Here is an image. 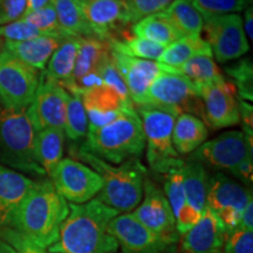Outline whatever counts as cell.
Masks as SVG:
<instances>
[{
  "label": "cell",
  "mask_w": 253,
  "mask_h": 253,
  "mask_svg": "<svg viewBox=\"0 0 253 253\" xmlns=\"http://www.w3.org/2000/svg\"><path fill=\"white\" fill-rule=\"evenodd\" d=\"M65 131L62 129L48 128L36 132L34 153L39 166L48 177L54 171L63 156Z\"/></svg>",
  "instance_id": "cell-28"
},
{
  "label": "cell",
  "mask_w": 253,
  "mask_h": 253,
  "mask_svg": "<svg viewBox=\"0 0 253 253\" xmlns=\"http://www.w3.org/2000/svg\"><path fill=\"white\" fill-rule=\"evenodd\" d=\"M94 37L109 41L131 24L129 0H79Z\"/></svg>",
  "instance_id": "cell-17"
},
{
  "label": "cell",
  "mask_w": 253,
  "mask_h": 253,
  "mask_svg": "<svg viewBox=\"0 0 253 253\" xmlns=\"http://www.w3.org/2000/svg\"><path fill=\"white\" fill-rule=\"evenodd\" d=\"M26 11V0H0V25L13 23Z\"/></svg>",
  "instance_id": "cell-43"
},
{
  "label": "cell",
  "mask_w": 253,
  "mask_h": 253,
  "mask_svg": "<svg viewBox=\"0 0 253 253\" xmlns=\"http://www.w3.org/2000/svg\"><path fill=\"white\" fill-rule=\"evenodd\" d=\"M80 97L87 114L88 129L108 125L118 119L126 107L134 106L132 102L123 101L115 90L103 84L82 91Z\"/></svg>",
  "instance_id": "cell-21"
},
{
  "label": "cell",
  "mask_w": 253,
  "mask_h": 253,
  "mask_svg": "<svg viewBox=\"0 0 253 253\" xmlns=\"http://www.w3.org/2000/svg\"><path fill=\"white\" fill-rule=\"evenodd\" d=\"M137 114L143 126L147 161L157 173L182 168L184 161L179 157L172 144V130L178 112L156 107H137Z\"/></svg>",
  "instance_id": "cell-6"
},
{
  "label": "cell",
  "mask_w": 253,
  "mask_h": 253,
  "mask_svg": "<svg viewBox=\"0 0 253 253\" xmlns=\"http://www.w3.org/2000/svg\"><path fill=\"white\" fill-rule=\"evenodd\" d=\"M34 137L26 109H8L0 103V164L42 178L46 173L36 158Z\"/></svg>",
  "instance_id": "cell-5"
},
{
  "label": "cell",
  "mask_w": 253,
  "mask_h": 253,
  "mask_svg": "<svg viewBox=\"0 0 253 253\" xmlns=\"http://www.w3.org/2000/svg\"><path fill=\"white\" fill-rule=\"evenodd\" d=\"M240 227L246 230H252L253 231V199L249 202V204L246 205L244 212L240 218L239 225Z\"/></svg>",
  "instance_id": "cell-46"
},
{
  "label": "cell",
  "mask_w": 253,
  "mask_h": 253,
  "mask_svg": "<svg viewBox=\"0 0 253 253\" xmlns=\"http://www.w3.org/2000/svg\"><path fill=\"white\" fill-rule=\"evenodd\" d=\"M110 54L108 41L94 37H79L77 61L68 93L80 95L82 91L101 86L100 71Z\"/></svg>",
  "instance_id": "cell-15"
},
{
  "label": "cell",
  "mask_w": 253,
  "mask_h": 253,
  "mask_svg": "<svg viewBox=\"0 0 253 253\" xmlns=\"http://www.w3.org/2000/svg\"><path fill=\"white\" fill-rule=\"evenodd\" d=\"M233 176L240 179L246 185H252L253 182V158L248 157L243 162H240L238 166L235 168L232 172Z\"/></svg>",
  "instance_id": "cell-45"
},
{
  "label": "cell",
  "mask_w": 253,
  "mask_h": 253,
  "mask_svg": "<svg viewBox=\"0 0 253 253\" xmlns=\"http://www.w3.org/2000/svg\"><path fill=\"white\" fill-rule=\"evenodd\" d=\"M250 201H252L251 190L223 173H216L209 178L207 207L218 217L226 233L239 225Z\"/></svg>",
  "instance_id": "cell-11"
},
{
  "label": "cell",
  "mask_w": 253,
  "mask_h": 253,
  "mask_svg": "<svg viewBox=\"0 0 253 253\" xmlns=\"http://www.w3.org/2000/svg\"><path fill=\"white\" fill-rule=\"evenodd\" d=\"M0 253H18L12 245H9L7 242L0 238Z\"/></svg>",
  "instance_id": "cell-49"
},
{
  "label": "cell",
  "mask_w": 253,
  "mask_h": 253,
  "mask_svg": "<svg viewBox=\"0 0 253 253\" xmlns=\"http://www.w3.org/2000/svg\"><path fill=\"white\" fill-rule=\"evenodd\" d=\"M225 71L232 79L233 84L237 89V95L240 100H253V67L250 59H243L233 63Z\"/></svg>",
  "instance_id": "cell-37"
},
{
  "label": "cell",
  "mask_w": 253,
  "mask_h": 253,
  "mask_svg": "<svg viewBox=\"0 0 253 253\" xmlns=\"http://www.w3.org/2000/svg\"><path fill=\"white\" fill-rule=\"evenodd\" d=\"M72 154L103 179V188L97 197L102 203L126 213L141 203L147 171L138 158L126 161L120 166H112L81 147L73 148Z\"/></svg>",
  "instance_id": "cell-3"
},
{
  "label": "cell",
  "mask_w": 253,
  "mask_h": 253,
  "mask_svg": "<svg viewBox=\"0 0 253 253\" xmlns=\"http://www.w3.org/2000/svg\"><path fill=\"white\" fill-rule=\"evenodd\" d=\"M60 41L56 38L41 36L25 41H5L2 48L37 71H43Z\"/></svg>",
  "instance_id": "cell-23"
},
{
  "label": "cell",
  "mask_w": 253,
  "mask_h": 253,
  "mask_svg": "<svg viewBox=\"0 0 253 253\" xmlns=\"http://www.w3.org/2000/svg\"><path fill=\"white\" fill-rule=\"evenodd\" d=\"M203 32L212 55L220 63L242 58L249 52L250 45L246 37L243 19L239 14L203 17Z\"/></svg>",
  "instance_id": "cell-9"
},
{
  "label": "cell",
  "mask_w": 253,
  "mask_h": 253,
  "mask_svg": "<svg viewBox=\"0 0 253 253\" xmlns=\"http://www.w3.org/2000/svg\"><path fill=\"white\" fill-rule=\"evenodd\" d=\"M49 178L56 192L72 204L87 203L103 188L99 173L73 158H62Z\"/></svg>",
  "instance_id": "cell-10"
},
{
  "label": "cell",
  "mask_w": 253,
  "mask_h": 253,
  "mask_svg": "<svg viewBox=\"0 0 253 253\" xmlns=\"http://www.w3.org/2000/svg\"><path fill=\"white\" fill-rule=\"evenodd\" d=\"M37 28H34L23 19H18L13 23L0 26V39L4 38L5 41H25L41 37Z\"/></svg>",
  "instance_id": "cell-40"
},
{
  "label": "cell",
  "mask_w": 253,
  "mask_h": 253,
  "mask_svg": "<svg viewBox=\"0 0 253 253\" xmlns=\"http://www.w3.org/2000/svg\"><path fill=\"white\" fill-rule=\"evenodd\" d=\"M163 14L182 37L201 36L204 19L190 0H173Z\"/></svg>",
  "instance_id": "cell-31"
},
{
  "label": "cell",
  "mask_w": 253,
  "mask_h": 253,
  "mask_svg": "<svg viewBox=\"0 0 253 253\" xmlns=\"http://www.w3.org/2000/svg\"><path fill=\"white\" fill-rule=\"evenodd\" d=\"M0 238L13 246L18 253H48L46 249L40 248L36 243L28 239L26 236H24L17 230L12 229V227L0 229Z\"/></svg>",
  "instance_id": "cell-42"
},
{
  "label": "cell",
  "mask_w": 253,
  "mask_h": 253,
  "mask_svg": "<svg viewBox=\"0 0 253 253\" xmlns=\"http://www.w3.org/2000/svg\"><path fill=\"white\" fill-rule=\"evenodd\" d=\"M143 194V202L135 208L132 214L144 226L173 245L178 240L179 235L166 194L148 178H144Z\"/></svg>",
  "instance_id": "cell-16"
},
{
  "label": "cell",
  "mask_w": 253,
  "mask_h": 253,
  "mask_svg": "<svg viewBox=\"0 0 253 253\" xmlns=\"http://www.w3.org/2000/svg\"><path fill=\"white\" fill-rule=\"evenodd\" d=\"M223 253H253V231L237 226L227 232Z\"/></svg>",
  "instance_id": "cell-39"
},
{
  "label": "cell",
  "mask_w": 253,
  "mask_h": 253,
  "mask_svg": "<svg viewBox=\"0 0 253 253\" xmlns=\"http://www.w3.org/2000/svg\"><path fill=\"white\" fill-rule=\"evenodd\" d=\"M173 0H129L131 12V24L134 25L138 20L148 15L163 12L169 7Z\"/></svg>",
  "instance_id": "cell-41"
},
{
  "label": "cell",
  "mask_w": 253,
  "mask_h": 253,
  "mask_svg": "<svg viewBox=\"0 0 253 253\" xmlns=\"http://www.w3.org/2000/svg\"><path fill=\"white\" fill-rule=\"evenodd\" d=\"M132 33L135 37L143 38L158 45L168 47L183 38L178 31L168 20L163 12L148 15L132 25Z\"/></svg>",
  "instance_id": "cell-30"
},
{
  "label": "cell",
  "mask_w": 253,
  "mask_h": 253,
  "mask_svg": "<svg viewBox=\"0 0 253 253\" xmlns=\"http://www.w3.org/2000/svg\"><path fill=\"white\" fill-rule=\"evenodd\" d=\"M252 150L253 141L246 138L244 132L231 130L213 140L204 142L198 149L191 153L189 160L201 163L202 166L232 172L245 158L252 157Z\"/></svg>",
  "instance_id": "cell-13"
},
{
  "label": "cell",
  "mask_w": 253,
  "mask_h": 253,
  "mask_svg": "<svg viewBox=\"0 0 253 253\" xmlns=\"http://www.w3.org/2000/svg\"><path fill=\"white\" fill-rule=\"evenodd\" d=\"M33 182L24 173L0 164V229L11 226L15 211Z\"/></svg>",
  "instance_id": "cell-22"
},
{
  "label": "cell",
  "mask_w": 253,
  "mask_h": 253,
  "mask_svg": "<svg viewBox=\"0 0 253 253\" xmlns=\"http://www.w3.org/2000/svg\"><path fill=\"white\" fill-rule=\"evenodd\" d=\"M143 106L172 109L179 114L186 112L204 118L203 102L197 87L178 69L176 72H164L151 82L143 104L140 107Z\"/></svg>",
  "instance_id": "cell-7"
},
{
  "label": "cell",
  "mask_w": 253,
  "mask_h": 253,
  "mask_svg": "<svg viewBox=\"0 0 253 253\" xmlns=\"http://www.w3.org/2000/svg\"><path fill=\"white\" fill-rule=\"evenodd\" d=\"M60 27L71 37H94L79 0H50ZM95 38V37H94Z\"/></svg>",
  "instance_id": "cell-32"
},
{
  "label": "cell",
  "mask_w": 253,
  "mask_h": 253,
  "mask_svg": "<svg viewBox=\"0 0 253 253\" xmlns=\"http://www.w3.org/2000/svg\"><path fill=\"white\" fill-rule=\"evenodd\" d=\"M81 148L113 164L140 157L144 151L145 138L135 107H126L118 119L108 125L88 129L86 142Z\"/></svg>",
  "instance_id": "cell-4"
},
{
  "label": "cell",
  "mask_w": 253,
  "mask_h": 253,
  "mask_svg": "<svg viewBox=\"0 0 253 253\" xmlns=\"http://www.w3.org/2000/svg\"><path fill=\"white\" fill-rule=\"evenodd\" d=\"M243 27H244V32H245L246 37H249L250 41H252V39H253V8H252V6H249V7L245 9Z\"/></svg>",
  "instance_id": "cell-47"
},
{
  "label": "cell",
  "mask_w": 253,
  "mask_h": 253,
  "mask_svg": "<svg viewBox=\"0 0 253 253\" xmlns=\"http://www.w3.org/2000/svg\"><path fill=\"white\" fill-rule=\"evenodd\" d=\"M108 232L122 253H164L172 244L144 226L132 213L118 214L110 220Z\"/></svg>",
  "instance_id": "cell-18"
},
{
  "label": "cell",
  "mask_w": 253,
  "mask_h": 253,
  "mask_svg": "<svg viewBox=\"0 0 253 253\" xmlns=\"http://www.w3.org/2000/svg\"><path fill=\"white\" fill-rule=\"evenodd\" d=\"M196 55H212L209 43L201 36L183 37L166 47L157 62L178 68Z\"/></svg>",
  "instance_id": "cell-29"
},
{
  "label": "cell",
  "mask_w": 253,
  "mask_h": 253,
  "mask_svg": "<svg viewBox=\"0 0 253 253\" xmlns=\"http://www.w3.org/2000/svg\"><path fill=\"white\" fill-rule=\"evenodd\" d=\"M203 102L204 120L213 129L233 126L240 123L239 97L235 84L225 78L197 88Z\"/></svg>",
  "instance_id": "cell-14"
},
{
  "label": "cell",
  "mask_w": 253,
  "mask_h": 253,
  "mask_svg": "<svg viewBox=\"0 0 253 253\" xmlns=\"http://www.w3.org/2000/svg\"><path fill=\"white\" fill-rule=\"evenodd\" d=\"M112 59L125 81L131 102L137 107L143 104L148 88L158 75L164 72L177 71V68L155 62L153 60L130 58L114 50H112Z\"/></svg>",
  "instance_id": "cell-19"
},
{
  "label": "cell",
  "mask_w": 253,
  "mask_h": 253,
  "mask_svg": "<svg viewBox=\"0 0 253 253\" xmlns=\"http://www.w3.org/2000/svg\"><path fill=\"white\" fill-rule=\"evenodd\" d=\"M183 181H184V192L186 205L195 221L198 220L202 212L207 207V195L209 178L204 166L195 161L184 162L182 167Z\"/></svg>",
  "instance_id": "cell-24"
},
{
  "label": "cell",
  "mask_w": 253,
  "mask_h": 253,
  "mask_svg": "<svg viewBox=\"0 0 253 253\" xmlns=\"http://www.w3.org/2000/svg\"><path fill=\"white\" fill-rule=\"evenodd\" d=\"M63 131L71 141H80L87 136L88 119L80 95L69 94Z\"/></svg>",
  "instance_id": "cell-35"
},
{
  "label": "cell",
  "mask_w": 253,
  "mask_h": 253,
  "mask_svg": "<svg viewBox=\"0 0 253 253\" xmlns=\"http://www.w3.org/2000/svg\"><path fill=\"white\" fill-rule=\"evenodd\" d=\"M239 114L245 137L253 141V108L251 103L239 99Z\"/></svg>",
  "instance_id": "cell-44"
},
{
  "label": "cell",
  "mask_w": 253,
  "mask_h": 253,
  "mask_svg": "<svg viewBox=\"0 0 253 253\" xmlns=\"http://www.w3.org/2000/svg\"><path fill=\"white\" fill-rule=\"evenodd\" d=\"M177 69L197 88L224 79L212 55H196Z\"/></svg>",
  "instance_id": "cell-33"
},
{
  "label": "cell",
  "mask_w": 253,
  "mask_h": 253,
  "mask_svg": "<svg viewBox=\"0 0 253 253\" xmlns=\"http://www.w3.org/2000/svg\"><path fill=\"white\" fill-rule=\"evenodd\" d=\"M69 212L68 202L60 196L50 179L33 182L12 218V229L19 231L42 249L58 240L59 230Z\"/></svg>",
  "instance_id": "cell-2"
},
{
  "label": "cell",
  "mask_w": 253,
  "mask_h": 253,
  "mask_svg": "<svg viewBox=\"0 0 253 253\" xmlns=\"http://www.w3.org/2000/svg\"><path fill=\"white\" fill-rule=\"evenodd\" d=\"M39 84V73L4 48L0 49V103L8 109H27Z\"/></svg>",
  "instance_id": "cell-8"
},
{
  "label": "cell",
  "mask_w": 253,
  "mask_h": 253,
  "mask_svg": "<svg viewBox=\"0 0 253 253\" xmlns=\"http://www.w3.org/2000/svg\"><path fill=\"white\" fill-rule=\"evenodd\" d=\"M209 136L205 123L191 114L177 116L172 130V144L178 155H188L198 149Z\"/></svg>",
  "instance_id": "cell-25"
},
{
  "label": "cell",
  "mask_w": 253,
  "mask_h": 253,
  "mask_svg": "<svg viewBox=\"0 0 253 253\" xmlns=\"http://www.w3.org/2000/svg\"><path fill=\"white\" fill-rule=\"evenodd\" d=\"M20 19H23L24 21L37 28L42 36L53 37L60 40L71 37L60 27L54 7H53L52 4L47 5L46 7L41 9H38V11L25 13Z\"/></svg>",
  "instance_id": "cell-36"
},
{
  "label": "cell",
  "mask_w": 253,
  "mask_h": 253,
  "mask_svg": "<svg viewBox=\"0 0 253 253\" xmlns=\"http://www.w3.org/2000/svg\"><path fill=\"white\" fill-rule=\"evenodd\" d=\"M203 17L238 13L251 6L252 0H190Z\"/></svg>",
  "instance_id": "cell-38"
},
{
  "label": "cell",
  "mask_w": 253,
  "mask_h": 253,
  "mask_svg": "<svg viewBox=\"0 0 253 253\" xmlns=\"http://www.w3.org/2000/svg\"><path fill=\"white\" fill-rule=\"evenodd\" d=\"M166 176V184H164L166 197L169 202L173 216H175L177 232L178 235H183L194 225L196 221L190 214L188 205H186L182 168L171 170Z\"/></svg>",
  "instance_id": "cell-27"
},
{
  "label": "cell",
  "mask_w": 253,
  "mask_h": 253,
  "mask_svg": "<svg viewBox=\"0 0 253 253\" xmlns=\"http://www.w3.org/2000/svg\"><path fill=\"white\" fill-rule=\"evenodd\" d=\"M181 236L183 253H221L226 232L212 210L205 207L198 220Z\"/></svg>",
  "instance_id": "cell-20"
},
{
  "label": "cell",
  "mask_w": 253,
  "mask_h": 253,
  "mask_svg": "<svg viewBox=\"0 0 253 253\" xmlns=\"http://www.w3.org/2000/svg\"><path fill=\"white\" fill-rule=\"evenodd\" d=\"M68 99V91L42 71L33 101L26 109L34 131L48 128L63 130Z\"/></svg>",
  "instance_id": "cell-12"
},
{
  "label": "cell",
  "mask_w": 253,
  "mask_h": 253,
  "mask_svg": "<svg viewBox=\"0 0 253 253\" xmlns=\"http://www.w3.org/2000/svg\"><path fill=\"white\" fill-rule=\"evenodd\" d=\"M79 47V37H67L50 56L47 68L43 69L50 79L58 82L66 90L71 86Z\"/></svg>",
  "instance_id": "cell-26"
},
{
  "label": "cell",
  "mask_w": 253,
  "mask_h": 253,
  "mask_svg": "<svg viewBox=\"0 0 253 253\" xmlns=\"http://www.w3.org/2000/svg\"><path fill=\"white\" fill-rule=\"evenodd\" d=\"M110 48L114 52L121 53L123 55L130 56V58L144 59V60H157L166 47L158 45L156 42L149 41L143 38L129 37L123 34L122 38L110 39Z\"/></svg>",
  "instance_id": "cell-34"
},
{
  "label": "cell",
  "mask_w": 253,
  "mask_h": 253,
  "mask_svg": "<svg viewBox=\"0 0 253 253\" xmlns=\"http://www.w3.org/2000/svg\"><path fill=\"white\" fill-rule=\"evenodd\" d=\"M69 212L59 230L49 253H116L119 244L109 235L110 220L120 214L100 199L84 204L68 203Z\"/></svg>",
  "instance_id": "cell-1"
},
{
  "label": "cell",
  "mask_w": 253,
  "mask_h": 253,
  "mask_svg": "<svg viewBox=\"0 0 253 253\" xmlns=\"http://www.w3.org/2000/svg\"><path fill=\"white\" fill-rule=\"evenodd\" d=\"M49 4L50 0H26V11H25V13L38 11V9L46 7Z\"/></svg>",
  "instance_id": "cell-48"
}]
</instances>
